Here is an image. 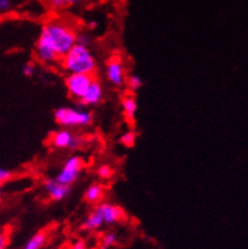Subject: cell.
Instances as JSON below:
<instances>
[{
  "label": "cell",
  "instance_id": "cell-15",
  "mask_svg": "<svg viewBox=\"0 0 248 249\" xmlns=\"http://www.w3.org/2000/svg\"><path fill=\"white\" fill-rule=\"evenodd\" d=\"M125 85L129 91L135 93V91H138L141 87H142L143 82H142V78L140 77V75H138V73H130V75L126 77Z\"/></svg>",
  "mask_w": 248,
  "mask_h": 249
},
{
  "label": "cell",
  "instance_id": "cell-25",
  "mask_svg": "<svg viewBox=\"0 0 248 249\" xmlns=\"http://www.w3.org/2000/svg\"><path fill=\"white\" fill-rule=\"evenodd\" d=\"M67 249H87V246H86L85 241L80 240V241H77L76 243H74L72 246H70V247L67 248Z\"/></svg>",
  "mask_w": 248,
  "mask_h": 249
},
{
  "label": "cell",
  "instance_id": "cell-3",
  "mask_svg": "<svg viewBox=\"0 0 248 249\" xmlns=\"http://www.w3.org/2000/svg\"><path fill=\"white\" fill-rule=\"evenodd\" d=\"M54 121L62 128L80 129L93 123V114L86 107L60 106L54 111Z\"/></svg>",
  "mask_w": 248,
  "mask_h": 249
},
{
  "label": "cell",
  "instance_id": "cell-20",
  "mask_svg": "<svg viewBox=\"0 0 248 249\" xmlns=\"http://www.w3.org/2000/svg\"><path fill=\"white\" fill-rule=\"evenodd\" d=\"M92 36H90L88 33L82 32V33H77V37H76V44L86 46V47H90L92 45Z\"/></svg>",
  "mask_w": 248,
  "mask_h": 249
},
{
  "label": "cell",
  "instance_id": "cell-16",
  "mask_svg": "<svg viewBox=\"0 0 248 249\" xmlns=\"http://www.w3.org/2000/svg\"><path fill=\"white\" fill-rule=\"evenodd\" d=\"M136 140H138V133L135 130H126L121 135L120 142L125 148H131L135 146Z\"/></svg>",
  "mask_w": 248,
  "mask_h": 249
},
{
  "label": "cell",
  "instance_id": "cell-28",
  "mask_svg": "<svg viewBox=\"0 0 248 249\" xmlns=\"http://www.w3.org/2000/svg\"><path fill=\"white\" fill-rule=\"evenodd\" d=\"M59 249H67V248H59Z\"/></svg>",
  "mask_w": 248,
  "mask_h": 249
},
{
  "label": "cell",
  "instance_id": "cell-12",
  "mask_svg": "<svg viewBox=\"0 0 248 249\" xmlns=\"http://www.w3.org/2000/svg\"><path fill=\"white\" fill-rule=\"evenodd\" d=\"M104 224H105V223H104L103 214H101L99 207L95 205V207L93 208L92 212L86 217L85 222H83L82 224V229L86 231H94L100 229Z\"/></svg>",
  "mask_w": 248,
  "mask_h": 249
},
{
  "label": "cell",
  "instance_id": "cell-10",
  "mask_svg": "<svg viewBox=\"0 0 248 249\" xmlns=\"http://www.w3.org/2000/svg\"><path fill=\"white\" fill-rule=\"evenodd\" d=\"M97 206L103 214L104 223L107 225L117 224V223L122 222L125 217V212L123 208L121 206L112 204V202H100Z\"/></svg>",
  "mask_w": 248,
  "mask_h": 249
},
{
  "label": "cell",
  "instance_id": "cell-6",
  "mask_svg": "<svg viewBox=\"0 0 248 249\" xmlns=\"http://www.w3.org/2000/svg\"><path fill=\"white\" fill-rule=\"evenodd\" d=\"M83 167H85V161H83L82 157L74 154V156L69 157V158L63 162L62 167H60L59 172L57 174L55 178L59 182H62L63 184H67L71 187L78 179Z\"/></svg>",
  "mask_w": 248,
  "mask_h": 249
},
{
  "label": "cell",
  "instance_id": "cell-7",
  "mask_svg": "<svg viewBox=\"0 0 248 249\" xmlns=\"http://www.w3.org/2000/svg\"><path fill=\"white\" fill-rule=\"evenodd\" d=\"M106 81L115 88H121L125 85V67L121 57H112L107 60L105 67Z\"/></svg>",
  "mask_w": 248,
  "mask_h": 249
},
{
  "label": "cell",
  "instance_id": "cell-19",
  "mask_svg": "<svg viewBox=\"0 0 248 249\" xmlns=\"http://www.w3.org/2000/svg\"><path fill=\"white\" fill-rule=\"evenodd\" d=\"M117 243V235L115 232H107L103 236L101 240V249H107Z\"/></svg>",
  "mask_w": 248,
  "mask_h": 249
},
{
  "label": "cell",
  "instance_id": "cell-11",
  "mask_svg": "<svg viewBox=\"0 0 248 249\" xmlns=\"http://www.w3.org/2000/svg\"><path fill=\"white\" fill-rule=\"evenodd\" d=\"M104 197H105V187L101 183H92L83 194V200L90 205L100 204L103 202Z\"/></svg>",
  "mask_w": 248,
  "mask_h": 249
},
{
  "label": "cell",
  "instance_id": "cell-24",
  "mask_svg": "<svg viewBox=\"0 0 248 249\" xmlns=\"http://www.w3.org/2000/svg\"><path fill=\"white\" fill-rule=\"evenodd\" d=\"M9 242V236L5 230H0V249H5Z\"/></svg>",
  "mask_w": 248,
  "mask_h": 249
},
{
  "label": "cell",
  "instance_id": "cell-21",
  "mask_svg": "<svg viewBox=\"0 0 248 249\" xmlns=\"http://www.w3.org/2000/svg\"><path fill=\"white\" fill-rule=\"evenodd\" d=\"M15 6V0H0V15L9 14Z\"/></svg>",
  "mask_w": 248,
  "mask_h": 249
},
{
  "label": "cell",
  "instance_id": "cell-18",
  "mask_svg": "<svg viewBox=\"0 0 248 249\" xmlns=\"http://www.w3.org/2000/svg\"><path fill=\"white\" fill-rule=\"evenodd\" d=\"M82 1L83 0H49V4L53 7V9L60 10L69 6H74V5L80 4V2Z\"/></svg>",
  "mask_w": 248,
  "mask_h": 249
},
{
  "label": "cell",
  "instance_id": "cell-5",
  "mask_svg": "<svg viewBox=\"0 0 248 249\" xmlns=\"http://www.w3.org/2000/svg\"><path fill=\"white\" fill-rule=\"evenodd\" d=\"M94 80V76L88 73H68L65 77V87L74 100L80 101Z\"/></svg>",
  "mask_w": 248,
  "mask_h": 249
},
{
  "label": "cell",
  "instance_id": "cell-17",
  "mask_svg": "<svg viewBox=\"0 0 248 249\" xmlns=\"http://www.w3.org/2000/svg\"><path fill=\"white\" fill-rule=\"evenodd\" d=\"M113 175H115V170L108 164L100 165L97 169V176L99 177L101 181H108V179L112 178Z\"/></svg>",
  "mask_w": 248,
  "mask_h": 249
},
{
  "label": "cell",
  "instance_id": "cell-27",
  "mask_svg": "<svg viewBox=\"0 0 248 249\" xmlns=\"http://www.w3.org/2000/svg\"><path fill=\"white\" fill-rule=\"evenodd\" d=\"M1 200H2V192L0 190V202H1Z\"/></svg>",
  "mask_w": 248,
  "mask_h": 249
},
{
  "label": "cell",
  "instance_id": "cell-9",
  "mask_svg": "<svg viewBox=\"0 0 248 249\" xmlns=\"http://www.w3.org/2000/svg\"><path fill=\"white\" fill-rule=\"evenodd\" d=\"M104 94H105V90H104L103 85L98 80H94L90 87L88 88L85 96L80 101H76V103L80 107H93V106L99 105L103 101Z\"/></svg>",
  "mask_w": 248,
  "mask_h": 249
},
{
  "label": "cell",
  "instance_id": "cell-2",
  "mask_svg": "<svg viewBox=\"0 0 248 249\" xmlns=\"http://www.w3.org/2000/svg\"><path fill=\"white\" fill-rule=\"evenodd\" d=\"M62 67L68 73L94 75L98 63L89 47L76 44L62 59Z\"/></svg>",
  "mask_w": 248,
  "mask_h": 249
},
{
  "label": "cell",
  "instance_id": "cell-8",
  "mask_svg": "<svg viewBox=\"0 0 248 249\" xmlns=\"http://www.w3.org/2000/svg\"><path fill=\"white\" fill-rule=\"evenodd\" d=\"M44 189L45 192H46L47 196L55 202H59V201H63V200H65L68 196H69L70 192H71L70 185L63 184V183L58 181L55 177L54 178L45 179Z\"/></svg>",
  "mask_w": 248,
  "mask_h": 249
},
{
  "label": "cell",
  "instance_id": "cell-14",
  "mask_svg": "<svg viewBox=\"0 0 248 249\" xmlns=\"http://www.w3.org/2000/svg\"><path fill=\"white\" fill-rule=\"evenodd\" d=\"M47 240V232L45 230L39 231L37 233H35L32 238L27 242V245L24 246L23 249H41L42 246L46 243Z\"/></svg>",
  "mask_w": 248,
  "mask_h": 249
},
{
  "label": "cell",
  "instance_id": "cell-23",
  "mask_svg": "<svg viewBox=\"0 0 248 249\" xmlns=\"http://www.w3.org/2000/svg\"><path fill=\"white\" fill-rule=\"evenodd\" d=\"M12 174L6 169H0V185L4 184L5 182L9 181L11 178Z\"/></svg>",
  "mask_w": 248,
  "mask_h": 249
},
{
  "label": "cell",
  "instance_id": "cell-22",
  "mask_svg": "<svg viewBox=\"0 0 248 249\" xmlns=\"http://www.w3.org/2000/svg\"><path fill=\"white\" fill-rule=\"evenodd\" d=\"M35 71H36V69H35V65L33 63H27L23 67V75L25 77H33Z\"/></svg>",
  "mask_w": 248,
  "mask_h": 249
},
{
  "label": "cell",
  "instance_id": "cell-13",
  "mask_svg": "<svg viewBox=\"0 0 248 249\" xmlns=\"http://www.w3.org/2000/svg\"><path fill=\"white\" fill-rule=\"evenodd\" d=\"M121 105H122V111L126 121L133 122L134 119H135L136 113H138V108H139L138 100H136L135 96L134 95L124 96L122 99Z\"/></svg>",
  "mask_w": 248,
  "mask_h": 249
},
{
  "label": "cell",
  "instance_id": "cell-4",
  "mask_svg": "<svg viewBox=\"0 0 248 249\" xmlns=\"http://www.w3.org/2000/svg\"><path fill=\"white\" fill-rule=\"evenodd\" d=\"M50 146L58 151H76L82 146V139L71 129L62 128L53 131L49 139Z\"/></svg>",
  "mask_w": 248,
  "mask_h": 249
},
{
  "label": "cell",
  "instance_id": "cell-26",
  "mask_svg": "<svg viewBox=\"0 0 248 249\" xmlns=\"http://www.w3.org/2000/svg\"><path fill=\"white\" fill-rule=\"evenodd\" d=\"M98 28V23L95 22V21H90L89 23H88V29L89 30H95Z\"/></svg>",
  "mask_w": 248,
  "mask_h": 249
},
{
  "label": "cell",
  "instance_id": "cell-1",
  "mask_svg": "<svg viewBox=\"0 0 248 249\" xmlns=\"http://www.w3.org/2000/svg\"><path fill=\"white\" fill-rule=\"evenodd\" d=\"M77 33L69 23L51 19L41 28L35 44V57L46 65L54 64L76 45Z\"/></svg>",
  "mask_w": 248,
  "mask_h": 249
}]
</instances>
